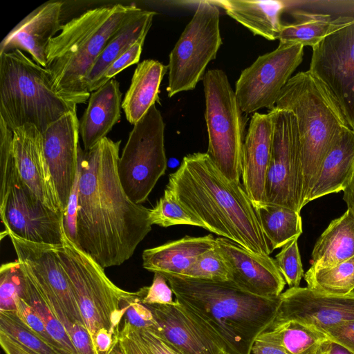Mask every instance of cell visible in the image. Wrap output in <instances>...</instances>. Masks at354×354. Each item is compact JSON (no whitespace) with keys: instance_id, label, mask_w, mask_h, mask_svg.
Masks as SVG:
<instances>
[{"instance_id":"9","label":"cell","mask_w":354,"mask_h":354,"mask_svg":"<svg viewBox=\"0 0 354 354\" xmlns=\"http://www.w3.org/2000/svg\"><path fill=\"white\" fill-rule=\"evenodd\" d=\"M0 215L5 231L35 243H63L64 214L44 205L19 176L14 154L0 158Z\"/></svg>"},{"instance_id":"25","label":"cell","mask_w":354,"mask_h":354,"mask_svg":"<svg viewBox=\"0 0 354 354\" xmlns=\"http://www.w3.org/2000/svg\"><path fill=\"white\" fill-rule=\"evenodd\" d=\"M289 11L294 19L290 24H283L279 34V44H301L314 47L326 37L354 22V15H337L310 11L297 7L288 1Z\"/></svg>"},{"instance_id":"7","label":"cell","mask_w":354,"mask_h":354,"mask_svg":"<svg viewBox=\"0 0 354 354\" xmlns=\"http://www.w3.org/2000/svg\"><path fill=\"white\" fill-rule=\"evenodd\" d=\"M56 250L91 338L101 329L119 337L120 322L127 308L126 299L131 292L114 284L104 268L66 236L62 245H56Z\"/></svg>"},{"instance_id":"29","label":"cell","mask_w":354,"mask_h":354,"mask_svg":"<svg viewBox=\"0 0 354 354\" xmlns=\"http://www.w3.org/2000/svg\"><path fill=\"white\" fill-rule=\"evenodd\" d=\"M167 70V66L155 59H145L137 65L122 102L130 124H136L158 100L160 85Z\"/></svg>"},{"instance_id":"35","label":"cell","mask_w":354,"mask_h":354,"mask_svg":"<svg viewBox=\"0 0 354 354\" xmlns=\"http://www.w3.org/2000/svg\"><path fill=\"white\" fill-rule=\"evenodd\" d=\"M0 332L33 354H63L32 331L15 312L0 311Z\"/></svg>"},{"instance_id":"16","label":"cell","mask_w":354,"mask_h":354,"mask_svg":"<svg viewBox=\"0 0 354 354\" xmlns=\"http://www.w3.org/2000/svg\"><path fill=\"white\" fill-rule=\"evenodd\" d=\"M354 320V291L343 296L324 295L307 287L289 288L281 295L273 326L297 321L323 332Z\"/></svg>"},{"instance_id":"2","label":"cell","mask_w":354,"mask_h":354,"mask_svg":"<svg viewBox=\"0 0 354 354\" xmlns=\"http://www.w3.org/2000/svg\"><path fill=\"white\" fill-rule=\"evenodd\" d=\"M166 189L204 229L252 253L272 252L242 183L226 178L207 153L184 156Z\"/></svg>"},{"instance_id":"4","label":"cell","mask_w":354,"mask_h":354,"mask_svg":"<svg viewBox=\"0 0 354 354\" xmlns=\"http://www.w3.org/2000/svg\"><path fill=\"white\" fill-rule=\"evenodd\" d=\"M140 10L133 4L102 6L62 26L47 46L46 68L62 97L77 105L88 100L85 77L112 37Z\"/></svg>"},{"instance_id":"26","label":"cell","mask_w":354,"mask_h":354,"mask_svg":"<svg viewBox=\"0 0 354 354\" xmlns=\"http://www.w3.org/2000/svg\"><path fill=\"white\" fill-rule=\"evenodd\" d=\"M212 1L254 35H259L270 41L279 39L283 26L281 17L288 7V1L283 0Z\"/></svg>"},{"instance_id":"45","label":"cell","mask_w":354,"mask_h":354,"mask_svg":"<svg viewBox=\"0 0 354 354\" xmlns=\"http://www.w3.org/2000/svg\"><path fill=\"white\" fill-rule=\"evenodd\" d=\"M68 335L78 354H97L91 334L84 325L73 324Z\"/></svg>"},{"instance_id":"17","label":"cell","mask_w":354,"mask_h":354,"mask_svg":"<svg viewBox=\"0 0 354 354\" xmlns=\"http://www.w3.org/2000/svg\"><path fill=\"white\" fill-rule=\"evenodd\" d=\"M42 136L45 157L64 213L78 167L80 145L77 110L50 124Z\"/></svg>"},{"instance_id":"48","label":"cell","mask_w":354,"mask_h":354,"mask_svg":"<svg viewBox=\"0 0 354 354\" xmlns=\"http://www.w3.org/2000/svg\"><path fill=\"white\" fill-rule=\"evenodd\" d=\"M251 354H290L278 343L256 339L251 349Z\"/></svg>"},{"instance_id":"46","label":"cell","mask_w":354,"mask_h":354,"mask_svg":"<svg viewBox=\"0 0 354 354\" xmlns=\"http://www.w3.org/2000/svg\"><path fill=\"white\" fill-rule=\"evenodd\" d=\"M137 330L144 344L153 354H177L163 339L153 333L147 330Z\"/></svg>"},{"instance_id":"39","label":"cell","mask_w":354,"mask_h":354,"mask_svg":"<svg viewBox=\"0 0 354 354\" xmlns=\"http://www.w3.org/2000/svg\"><path fill=\"white\" fill-rule=\"evenodd\" d=\"M298 239L286 244L275 256L277 266L289 288L299 287L304 275L298 247Z\"/></svg>"},{"instance_id":"18","label":"cell","mask_w":354,"mask_h":354,"mask_svg":"<svg viewBox=\"0 0 354 354\" xmlns=\"http://www.w3.org/2000/svg\"><path fill=\"white\" fill-rule=\"evenodd\" d=\"M215 247L228 267L230 281L254 295H281L286 283L274 259L252 253L223 237L216 239Z\"/></svg>"},{"instance_id":"5","label":"cell","mask_w":354,"mask_h":354,"mask_svg":"<svg viewBox=\"0 0 354 354\" xmlns=\"http://www.w3.org/2000/svg\"><path fill=\"white\" fill-rule=\"evenodd\" d=\"M275 108L294 113L301 148V208L308 203L322 165L342 134L351 129L328 88L308 70L293 75Z\"/></svg>"},{"instance_id":"14","label":"cell","mask_w":354,"mask_h":354,"mask_svg":"<svg viewBox=\"0 0 354 354\" xmlns=\"http://www.w3.org/2000/svg\"><path fill=\"white\" fill-rule=\"evenodd\" d=\"M308 71L335 97L354 129V22L313 47Z\"/></svg>"},{"instance_id":"22","label":"cell","mask_w":354,"mask_h":354,"mask_svg":"<svg viewBox=\"0 0 354 354\" xmlns=\"http://www.w3.org/2000/svg\"><path fill=\"white\" fill-rule=\"evenodd\" d=\"M145 305L160 327L156 333H153L177 354H218L222 349L176 300L169 305Z\"/></svg>"},{"instance_id":"41","label":"cell","mask_w":354,"mask_h":354,"mask_svg":"<svg viewBox=\"0 0 354 354\" xmlns=\"http://www.w3.org/2000/svg\"><path fill=\"white\" fill-rule=\"evenodd\" d=\"M166 278L160 273L155 272L152 283L149 286H144L137 292L141 301L148 305H169L173 304V291L167 283Z\"/></svg>"},{"instance_id":"15","label":"cell","mask_w":354,"mask_h":354,"mask_svg":"<svg viewBox=\"0 0 354 354\" xmlns=\"http://www.w3.org/2000/svg\"><path fill=\"white\" fill-rule=\"evenodd\" d=\"M8 236L21 270L32 283L54 295L72 323L84 325L72 287L59 262L56 245L32 242L11 233Z\"/></svg>"},{"instance_id":"20","label":"cell","mask_w":354,"mask_h":354,"mask_svg":"<svg viewBox=\"0 0 354 354\" xmlns=\"http://www.w3.org/2000/svg\"><path fill=\"white\" fill-rule=\"evenodd\" d=\"M273 116L268 113H253L246 132L242 156V185L253 205L266 202V179L270 162L272 137Z\"/></svg>"},{"instance_id":"52","label":"cell","mask_w":354,"mask_h":354,"mask_svg":"<svg viewBox=\"0 0 354 354\" xmlns=\"http://www.w3.org/2000/svg\"><path fill=\"white\" fill-rule=\"evenodd\" d=\"M109 354H124V351H122L119 342H118L115 346H113V349L111 351Z\"/></svg>"},{"instance_id":"43","label":"cell","mask_w":354,"mask_h":354,"mask_svg":"<svg viewBox=\"0 0 354 354\" xmlns=\"http://www.w3.org/2000/svg\"><path fill=\"white\" fill-rule=\"evenodd\" d=\"M144 42L145 40L136 42L111 65L103 77L102 85L112 80L124 68L138 63Z\"/></svg>"},{"instance_id":"53","label":"cell","mask_w":354,"mask_h":354,"mask_svg":"<svg viewBox=\"0 0 354 354\" xmlns=\"http://www.w3.org/2000/svg\"><path fill=\"white\" fill-rule=\"evenodd\" d=\"M218 354H232V353H227V352L225 351L224 350L221 349V350H220Z\"/></svg>"},{"instance_id":"30","label":"cell","mask_w":354,"mask_h":354,"mask_svg":"<svg viewBox=\"0 0 354 354\" xmlns=\"http://www.w3.org/2000/svg\"><path fill=\"white\" fill-rule=\"evenodd\" d=\"M354 257V214L348 209L329 223L313 248L314 268L337 265Z\"/></svg>"},{"instance_id":"28","label":"cell","mask_w":354,"mask_h":354,"mask_svg":"<svg viewBox=\"0 0 354 354\" xmlns=\"http://www.w3.org/2000/svg\"><path fill=\"white\" fill-rule=\"evenodd\" d=\"M354 171V131L344 132L326 155L307 203L343 192Z\"/></svg>"},{"instance_id":"47","label":"cell","mask_w":354,"mask_h":354,"mask_svg":"<svg viewBox=\"0 0 354 354\" xmlns=\"http://www.w3.org/2000/svg\"><path fill=\"white\" fill-rule=\"evenodd\" d=\"M118 337L106 329L98 330L92 337L97 354H109Z\"/></svg>"},{"instance_id":"54","label":"cell","mask_w":354,"mask_h":354,"mask_svg":"<svg viewBox=\"0 0 354 354\" xmlns=\"http://www.w3.org/2000/svg\"><path fill=\"white\" fill-rule=\"evenodd\" d=\"M353 131H354V129H353Z\"/></svg>"},{"instance_id":"13","label":"cell","mask_w":354,"mask_h":354,"mask_svg":"<svg viewBox=\"0 0 354 354\" xmlns=\"http://www.w3.org/2000/svg\"><path fill=\"white\" fill-rule=\"evenodd\" d=\"M304 46L279 44L242 71L235 86L237 102L246 114L273 109L282 88L302 62Z\"/></svg>"},{"instance_id":"51","label":"cell","mask_w":354,"mask_h":354,"mask_svg":"<svg viewBox=\"0 0 354 354\" xmlns=\"http://www.w3.org/2000/svg\"><path fill=\"white\" fill-rule=\"evenodd\" d=\"M328 354H353L342 345L330 340Z\"/></svg>"},{"instance_id":"50","label":"cell","mask_w":354,"mask_h":354,"mask_svg":"<svg viewBox=\"0 0 354 354\" xmlns=\"http://www.w3.org/2000/svg\"><path fill=\"white\" fill-rule=\"evenodd\" d=\"M343 200L346 204L347 209L354 214V171L348 183L343 190Z\"/></svg>"},{"instance_id":"49","label":"cell","mask_w":354,"mask_h":354,"mask_svg":"<svg viewBox=\"0 0 354 354\" xmlns=\"http://www.w3.org/2000/svg\"><path fill=\"white\" fill-rule=\"evenodd\" d=\"M0 345L6 354H33L2 332H0Z\"/></svg>"},{"instance_id":"21","label":"cell","mask_w":354,"mask_h":354,"mask_svg":"<svg viewBox=\"0 0 354 354\" xmlns=\"http://www.w3.org/2000/svg\"><path fill=\"white\" fill-rule=\"evenodd\" d=\"M63 1H50L33 10L3 39L0 54L16 49L28 52L32 60L46 67V48L60 31Z\"/></svg>"},{"instance_id":"40","label":"cell","mask_w":354,"mask_h":354,"mask_svg":"<svg viewBox=\"0 0 354 354\" xmlns=\"http://www.w3.org/2000/svg\"><path fill=\"white\" fill-rule=\"evenodd\" d=\"M127 308L124 314L126 320L133 328L137 330H147L156 333L159 325L156 322L150 309L142 303L137 292H131L126 299Z\"/></svg>"},{"instance_id":"23","label":"cell","mask_w":354,"mask_h":354,"mask_svg":"<svg viewBox=\"0 0 354 354\" xmlns=\"http://www.w3.org/2000/svg\"><path fill=\"white\" fill-rule=\"evenodd\" d=\"M121 108L122 93L116 80H111L91 93L88 106L80 120L84 150H89L106 137L120 120Z\"/></svg>"},{"instance_id":"10","label":"cell","mask_w":354,"mask_h":354,"mask_svg":"<svg viewBox=\"0 0 354 354\" xmlns=\"http://www.w3.org/2000/svg\"><path fill=\"white\" fill-rule=\"evenodd\" d=\"M165 122L155 104L133 125L118 163L122 187L136 204L145 203L167 167Z\"/></svg>"},{"instance_id":"11","label":"cell","mask_w":354,"mask_h":354,"mask_svg":"<svg viewBox=\"0 0 354 354\" xmlns=\"http://www.w3.org/2000/svg\"><path fill=\"white\" fill-rule=\"evenodd\" d=\"M219 21L220 10L212 1L198 2L169 55L168 97L193 90L203 80L208 64L216 58L223 43Z\"/></svg>"},{"instance_id":"42","label":"cell","mask_w":354,"mask_h":354,"mask_svg":"<svg viewBox=\"0 0 354 354\" xmlns=\"http://www.w3.org/2000/svg\"><path fill=\"white\" fill-rule=\"evenodd\" d=\"M122 326L118 342L124 354H153L144 344L136 328L124 319Z\"/></svg>"},{"instance_id":"32","label":"cell","mask_w":354,"mask_h":354,"mask_svg":"<svg viewBox=\"0 0 354 354\" xmlns=\"http://www.w3.org/2000/svg\"><path fill=\"white\" fill-rule=\"evenodd\" d=\"M253 207L272 251L283 248L301 234L303 230L300 213L268 203Z\"/></svg>"},{"instance_id":"38","label":"cell","mask_w":354,"mask_h":354,"mask_svg":"<svg viewBox=\"0 0 354 354\" xmlns=\"http://www.w3.org/2000/svg\"><path fill=\"white\" fill-rule=\"evenodd\" d=\"M185 277L216 281L230 279L228 267L215 246L200 255Z\"/></svg>"},{"instance_id":"27","label":"cell","mask_w":354,"mask_h":354,"mask_svg":"<svg viewBox=\"0 0 354 354\" xmlns=\"http://www.w3.org/2000/svg\"><path fill=\"white\" fill-rule=\"evenodd\" d=\"M156 12L141 9L112 37L84 79L90 93L102 86L103 77L111 65L136 42L145 40Z\"/></svg>"},{"instance_id":"1","label":"cell","mask_w":354,"mask_h":354,"mask_svg":"<svg viewBox=\"0 0 354 354\" xmlns=\"http://www.w3.org/2000/svg\"><path fill=\"white\" fill-rule=\"evenodd\" d=\"M120 143L106 137L79 151L75 245L103 268L129 259L152 225L150 209L133 203L120 183Z\"/></svg>"},{"instance_id":"36","label":"cell","mask_w":354,"mask_h":354,"mask_svg":"<svg viewBox=\"0 0 354 354\" xmlns=\"http://www.w3.org/2000/svg\"><path fill=\"white\" fill-rule=\"evenodd\" d=\"M149 218L151 225L163 227L185 225L203 228V224L187 212L167 189L153 208L150 209Z\"/></svg>"},{"instance_id":"44","label":"cell","mask_w":354,"mask_h":354,"mask_svg":"<svg viewBox=\"0 0 354 354\" xmlns=\"http://www.w3.org/2000/svg\"><path fill=\"white\" fill-rule=\"evenodd\" d=\"M324 333L330 340L342 345L354 354V320L328 328Z\"/></svg>"},{"instance_id":"12","label":"cell","mask_w":354,"mask_h":354,"mask_svg":"<svg viewBox=\"0 0 354 354\" xmlns=\"http://www.w3.org/2000/svg\"><path fill=\"white\" fill-rule=\"evenodd\" d=\"M270 111L274 128L266 179V202L300 213L301 166L297 119L289 111L274 107Z\"/></svg>"},{"instance_id":"19","label":"cell","mask_w":354,"mask_h":354,"mask_svg":"<svg viewBox=\"0 0 354 354\" xmlns=\"http://www.w3.org/2000/svg\"><path fill=\"white\" fill-rule=\"evenodd\" d=\"M12 131L13 154L20 178L44 205L64 214L45 157L42 133L31 124Z\"/></svg>"},{"instance_id":"34","label":"cell","mask_w":354,"mask_h":354,"mask_svg":"<svg viewBox=\"0 0 354 354\" xmlns=\"http://www.w3.org/2000/svg\"><path fill=\"white\" fill-rule=\"evenodd\" d=\"M23 274L24 277L23 299L32 307L42 319L51 337L68 354H78L64 326L53 315L24 272Z\"/></svg>"},{"instance_id":"3","label":"cell","mask_w":354,"mask_h":354,"mask_svg":"<svg viewBox=\"0 0 354 354\" xmlns=\"http://www.w3.org/2000/svg\"><path fill=\"white\" fill-rule=\"evenodd\" d=\"M162 274L175 300L223 350L232 354H251L254 342L272 324L281 302V295H254L230 281Z\"/></svg>"},{"instance_id":"24","label":"cell","mask_w":354,"mask_h":354,"mask_svg":"<svg viewBox=\"0 0 354 354\" xmlns=\"http://www.w3.org/2000/svg\"><path fill=\"white\" fill-rule=\"evenodd\" d=\"M215 244L216 239L212 234L185 236L145 250L142 254V267L153 273L185 277L197 258L214 248Z\"/></svg>"},{"instance_id":"37","label":"cell","mask_w":354,"mask_h":354,"mask_svg":"<svg viewBox=\"0 0 354 354\" xmlns=\"http://www.w3.org/2000/svg\"><path fill=\"white\" fill-rule=\"evenodd\" d=\"M24 295V277L17 260L0 268V311L15 312Z\"/></svg>"},{"instance_id":"33","label":"cell","mask_w":354,"mask_h":354,"mask_svg":"<svg viewBox=\"0 0 354 354\" xmlns=\"http://www.w3.org/2000/svg\"><path fill=\"white\" fill-rule=\"evenodd\" d=\"M309 289L324 295L343 296L354 291V257L337 265L304 273Z\"/></svg>"},{"instance_id":"6","label":"cell","mask_w":354,"mask_h":354,"mask_svg":"<svg viewBox=\"0 0 354 354\" xmlns=\"http://www.w3.org/2000/svg\"><path fill=\"white\" fill-rule=\"evenodd\" d=\"M77 104L54 88L46 68L19 49L0 54V119L11 130L26 124L42 133Z\"/></svg>"},{"instance_id":"31","label":"cell","mask_w":354,"mask_h":354,"mask_svg":"<svg viewBox=\"0 0 354 354\" xmlns=\"http://www.w3.org/2000/svg\"><path fill=\"white\" fill-rule=\"evenodd\" d=\"M256 339L278 343L290 354H328L330 342L323 332L297 321L268 327Z\"/></svg>"},{"instance_id":"8","label":"cell","mask_w":354,"mask_h":354,"mask_svg":"<svg viewBox=\"0 0 354 354\" xmlns=\"http://www.w3.org/2000/svg\"><path fill=\"white\" fill-rule=\"evenodd\" d=\"M202 81L208 134L206 153L226 178L241 183L247 120L223 70H208Z\"/></svg>"}]
</instances>
